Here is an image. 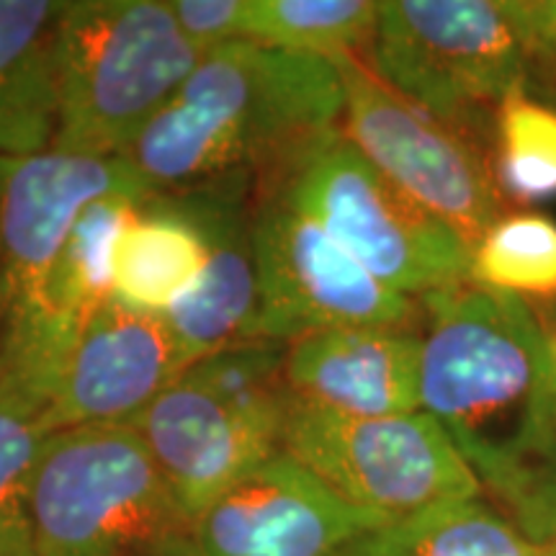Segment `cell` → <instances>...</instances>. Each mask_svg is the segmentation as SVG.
<instances>
[{"mask_svg":"<svg viewBox=\"0 0 556 556\" xmlns=\"http://www.w3.org/2000/svg\"><path fill=\"white\" fill-rule=\"evenodd\" d=\"M343 109L330 60L232 41L201 58L124 157L152 193L240 173L276 189L343 135Z\"/></svg>","mask_w":556,"mask_h":556,"instance_id":"1","label":"cell"},{"mask_svg":"<svg viewBox=\"0 0 556 556\" xmlns=\"http://www.w3.org/2000/svg\"><path fill=\"white\" fill-rule=\"evenodd\" d=\"M469 278L516 296H556V222L505 214L471 248Z\"/></svg>","mask_w":556,"mask_h":556,"instance_id":"21","label":"cell"},{"mask_svg":"<svg viewBox=\"0 0 556 556\" xmlns=\"http://www.w3.org/2000/svg\"><path fill=\"white\" fill-rule=\"evenodd\" d=\"M204 261V240L193 222L170 199L150 193L116 242L114 299L129 309L168 315L197 287Z\"/></svg>","mask_w":556,"mask_h":556,"instance_id":"17","label":"cell"},{"mask_svg":"<svg viewBox=\"0 0 556 556\" xmlns=\"http://www.w3.org/2000/svg\"><path fill=\"white\" fill-rule=\"evenodd\" d=\"M65 3L0 0V157H31L52 150Z\"/></svg>","mask_w":556,"mask_h":556,"instance_id":"16","label":"cell"},{"mask_svg":"<svg viewBox=\"0 0 556 556\" xmlns=\"http://www.w3.org/2000/svg\"><path fill=\"white\" fill-rule=\"evenodd\" d=\"M186 364L163 315L114 299L80 332L50 397V426H131L168 389Z\"/></svg>","mask_w":556,"mask_h":556,"instance_id":"14","label":"cell"},{"mask_svg":"<svg viewBox=\"0 0 556 556\" xmlns=\"http://www.w3.org/2000/svg\"><path fill=\"white\" fill-rule=\"evenodd\" d=\"M168 5L201 52L245 39L248 0H168Z\"/></svg>","mask_w":556,"mask_h":556,"instance_id":"24","label":"cell"},{"mask_svg":"<svg viewBox=\"0 0 556 556\" xmlns=\"http://www.w3.org/2000/svg\"><path fill=\"white\" fill-rule=\"evenodd\" d=\"M384 523L278 451L214 500L191 533L199 556H340Z\"/></svg>","mask_w":556,"mask_h":556,"instance_id":"12","label":"cell"},{"mask_svg":"<svg viewBox=\"0 0 556 556\" xmlns=\"http://www.w3.org/2000/svg\"><path fill=\"white\" fill-rule=\"evenodd\" d=\"M523 3L533 39L539 45V58H548L556 65V0H523Z\"/></svg>","mask_w":556,"mask_h":556,"instance_id":"25","label":"cell"},{"mask_svg":"<svg viewBox=\"0 0 556 556\" xmlns=\"http://www.w3.org/2000/svg\"><path fill=\"white\" fill-rule=\"evenodd\" d=\"M281 451L348 503L384 520L484 495L454 438L426 409L351 417L291 400Z\"/></svg>","mask_w":556,"mask_h":556,"instance_id":"7","label":"cell"},{"mask_svg":"<svg viewBox=\"0 0 556 556\" xmlns=\"http://www.w3.org/2000/svg\"><path fill=\"white\" fill-rule=\"evenodd\" d=\"M287 343L242 340L201 356L131 422L191 523L281 451Z\"/></svg>","mask_w":556,"mask_h":556,"instance_id":"3","label":"cell"},{"mask_svg":"<svg viewBox=\"0 0 556 556\" xmlns=\"http://www.w3.org/2000/svg\"><path fill=\"white\" fill-rule=\"evenodd\" d=\"M276 189L400 294L422 299L469 278L467 242L381 176L343 135Z\"/></svg>","mask_w":556,"mask_h":556,"instance_id":"9","label":"cell"},{"mask_svg":"<svg viewBox=\"0 0 556 556\" xmlns=\"http://www.w3.org/2000/svg\"><path fill=\"white\" fill-rule=\"evenodd\" d=\"M160 197L193 222L206 250L197 287L163 315L184 348L186 364L242 340H258L255 178L240 173Z\"/></svg>","mask_w":556,"mask_h":556,"instance_id":"13","label":"cell"},{"mask_svg":"<svg viewBox=\"0 0 556 556\" xmlns=\"http://www.w3.org/2000/svg\"><path fill=\"white\" fill-rule=\"evenodd\" d=\"M482 490L533 544L556 539V417L510 462L479 477Z\"/></svg>","mask_w":556,"mask_h":556,"instance_id":"23","label":"cell"},{"mask_svg":"<svg viewBox=\"0 0 556 556\" xmlns=\"http://www.w3.org/2000/svg\"><path fill=\"white\" fill-rule=\"evenodd\" d=\"M204 54L168 0H67L52 148L124 157Z\"/></svg>","mask_w":556,"mask_h":556,"instance_id":"4","label":"cell"},{"mask_svg":"<svg viewBox=\"0 0 556 556\" xmlns=\"http://www.w3.org/2000/svg\"><path fill=\"white\" fill-rule=\"evenodd\" d=\"M111 193L150 197L152 191L127 157H96L52 148L31 157L5 160L0 204V371L18 366L29 351L47 281L83 208Z\"/></svg>","mask_w":556,"mask_h":556,"instance_id":"11","label":"cell"},{"mask_svg":"<svg viewBox=\"0 0 556 556\" xmlns=\"http://www.w3.org/2000/svg\"><path fill=\"white\" fill-rule=\"evenodd\" d=\"M377 18L374 0H248L245 39L336 62L368 50Z\"/></svg>","mask_w":556,"mask_h":556,"instance_id":"20","label":"cell"},{"mask_svg":"<svg viewBox=\"0 0 556 556\" xmlns=\"http://www.w3.org/2000/svg\"><path fill=\"white\" fill-rule=\"evenodd\" d=\"M552 364H554V387H556V336H552Z\"/></svg>","mask_w":556,"mask_h":556,"instance_id":"28","label":"cell"},{"mask_svg":"<svg viewBox=\"0 0 556 556\" xmlns=\"http://www.w3.org/2000/svg\"><path fill=\"white\" fill-rule=\"evenodd\" d=\"M255 338L289 345L351 325H420L417 299L379 281L281 189H255Z\"/></svg>","mask_w":556,"mask_h":556,"instance_id":"10","label":"cell"},{"mask_svg":"<svg viewBox=\"0 0 556 556\" xmlns=\"http://www.w3.org/2000/svg\"><path fill=\"white\" fill-rule=\"evenodd\" d=\"M50 433L47 394L0 371V556H37L29 503L31 471Z\"/></svg>","mask_w":556,"mask_h":556,"instance_id":"19","label":"cell"},{"mask_svg":"<svg viewBox=\"0 0 556 556\" xmlns=\"http://www.w3.org/2000/svg\"><path fill=\"white\" fill-rule=\"evenodd\" d=\"M29 503L37 556H199L191 518L131 426L52 430Z\"/></svg>","mask_w":556,"mask_h":556,"instance_id":"5","label":"cell"},{"mask_svg":"<svg viewBox=\"0 0 556 556\" xmlns=\"http://www.w3.org/2000/svg\"><path fill=\"white\" fill-rule=\"evenodd\" d=\"M5 160L0 157V204H3V186H5ZM0 276H3V261H0ZM0 332H3V291H0Z\"/></svg>","mask_w":556,"mask_h":556,"instance_id":"26","label":"cell"},{"mask_svg":"<svg viewBox=\"0 0 556 556\" xmlns=\"http://www.w3.org/2000/svg\"><path fill=\"white\" fill-rule=\"evenodd\" d=\"M340 556H544V546L482 495L389 520Z\"/></svg>","mask_w":556,"mask_h":556,"instance_id":"18","label":"cell"},{"mask_svg":"<svg viewBox=\"0 0 556 556\" xmlns=\"http://www.w3.org/2000/svg\"><path fill=\"white\" fill-rule=\"evenodd\" d=\"M332 65L345 99L343 137L405 197L475 248L505 217L495 165L477 139L387 86L364 54Z\"/></svg>","mask_w":556,"mask_h":556,"instance_id":"8","label":"cell"},{"mask_svg":"<svg viewBox=\"0 0 556 556\" xmlns=\"http://www.w3.org/2000/svg\"><path fill=\"white\" fill-rule=\"evenodd\" d=\"M533 58L523 0H381L366 50L387 86L475 139Z\"/></svg>","mask_w":556,"mask_h":556,"instance_id":"6","label":"cell"},{"mask_svg":"<svg viewBox=\"0 0 556 556\" xmlns=\"http://www.w3.org/2000/svg\"><path fill=\"white\" fill-rule=\"evenodd\" d=\"M544 546V556H556V539L548 541V544H541Z\"/></svg>","mask_w":556,"mask_h":556,"instance_id":"27","label":"cell"},{"mask_svg":"<svg viewBox=\"0 0 556 556\" xmlns=\"http://www.w3.org/2000/svg\"><path fill=\"white\" fill-rule=\"evenodd\" d=\"M420 328L351 325L287 345V384L302 405L351 417L409 415L420 407Z\"/></svg>","mask_w":556,"mask_h":556,"instance_id":"15","label":"cell"},{"mask_svg":"<svg viewBox=\"0 0 556 556\" xmlns=\"http://www.w3.org/2000/svg\"><path fill=\"white\" fill-rule=\"evenodd\" d=\"M495 178L518 201L556 197V111L516 88L495 116Z\"/></svg>","mask_w":556,"mask_h":556,"instance_id":"22","label":"cell"},{"mask_svg":"<svg viewBox=\"0 0 556 556\" xmlns=\"http://www.w3.org/2000/svg\"><path fill=\"white\" fill-rule=\"evenodd\" d=\"M420 407L477 479L518 456L556 417L552 336L526 299L471 278L417 299Z\"/></svg>","mask_w":556,"mask_h":556,"instance_id":"2","label":"cell"}]
</instances>
